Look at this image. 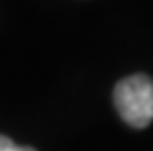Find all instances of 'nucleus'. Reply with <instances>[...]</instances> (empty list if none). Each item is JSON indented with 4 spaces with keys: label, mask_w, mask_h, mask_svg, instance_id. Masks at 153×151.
I'll return each mask as SVG.
<instances>
[{
    "label": "nucleus",
    "mask_w": 153,
    "mask_h": 151,
    "mask_svg": "<svg viewBox=\"0 0 153 151\" xmlns=\"http://www.w3.org/2000/svg\"><path fill=\"white\" fill-rule=\"evenodd\" d=\"M114 104L120 118L137 129L153 122V79L147 75H131L122 79L114 89Z\"/></svg>",
    "instance_id": "1"
},
{
    "label": "nucleus",
    "mask_w": 153,
    "mask_h": 151,
    "mask_svg": "<svg viewBox=\"0 0 153 151\" xmlns=\"http://www.w3.org/2000/svg\"><path fill=\"white\" fill-rule=\"evenodd\" d=\"M0 151H36V149L30 145H16L10 138L0 135Z\"/></svg>",
    "instance_id": "2"
}]
</instances>
